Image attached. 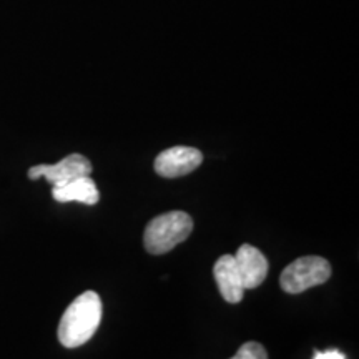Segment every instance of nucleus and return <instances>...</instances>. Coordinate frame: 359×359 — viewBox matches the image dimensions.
Wrapping results in <instances>:
<instances>
[{"mask_svg":"<svg viewBox=\"0 0 359 359\" xmlns=\"http://www.w3.org/2000/svg\"><path fill=\"white\" fill-rule=\"evenodd\" d=\"M53 200L58 203H69V201H79L83 205H97L100 200V193L92 178L80 177L65 183V185L53 187L52 190Z\"/></svg>","mask_w":359,"mask_h":359,"instance_id":"6e6552de","label":"nucleus"},{"mask_svg":"<svg viewBox=\"0 0 359 359\" xmlns=\"http://www.w3.org/2000/svg\"><path fill=\"white\" fill-rule=\"evenodd\" d=\"M193 231V219L185 212H168L147 224L143 243L148 253L163 255L185 241Z\"/></svg>","mask_w":359,"mask_h":359,"instance_id":"f03ea898","label":"nucleus"},{"mask_svg":"<svg viewBox=\"0 0 359 359\" xmlns=\"http://www.w3.org/2000/svg\"><path fill=\"white\" fill-rule=\"evenodd\" d=\"M213 275L224 302L235 304L243 299L245 286L241 283V276L238 273L233 255H223V257L218 258V262L215 263Z\"/></svg>","mask_w":359,"mask_h":359,"instance_id":"0eeeda50","label":"nucleus"},{"mask_svg":"<svg viewBox=\"0 0 359 359\" xmlns=\"http://www.w3.org/2000/svg\"><path fill=\"white\" fill-rule=\"evenodd\" d=\"M331 276V264L321 257H303L283 269L280 285L290 294H299L313 286H320Z\"/></svg>","mask_w":359,"mask_h":359,"instance_id":"7ed1b4c3","label":"nucleus"},{"mask_svg":"<svg viewBox=\"0 0 359 359\" xmlns=\"http://www.w3.org/2000/svg\"><path fill=\"white\" fill-rule=\"evenodd\" d=\"M313 359H346L343 353H339L338 349H331V351H316Z\"/></svg>","mask_w":359,"mask_h":359,"instance_id":"9d476101","label":"nucleus"},{"mask_svg":"<svg viewBox=\"0 0 359 359\" xmlns=\"http://www.w3.org/2000/svg\"><path fill=\"white\" fill-rule=\"evenodd\" d=\"M203 161L200 150L193 147H172L155 158V172L163 178L185 177Z\"/></svg>","mask_w":359,"mask_h":359,"instance_id":"39448f33","label":"nucleus"},{"mask_svg":"<svg viewBox=\"0 0 359 359\" xmlns=\"http://www.w3.org/2000/svg\"><path fill=\"white\" fill-rule=\"evenodd\" d=\"M90 173H92V163H90L87 156L72 154L55 165H37V167H32L29 170V178H45L52 187H60L75 178L88 177Z\"/></svg>","mask_w":359,"mask_h":359,"instance_id":"20e7f679","label":"nucleus"},{"mask_svg":"<svg viewBox=\"0 0 359 359\" xmlns=\"http://www.w3.org/2000/svg\"><path fill=\"white\" fill-rule=\"evenodd\" d=\"M230 359H268L266 349L263 344L255 343V341H248L243 346L238 349V353Z\"/></svg>","mask_w":359,"mask_h":359,"instance_id":"1a4fd4ad","label":"nucleus"},{"mask_svg":"<svg viewBox=\"0 0 359 359\" xmlns=\"http://www.w3.org/2000/svg\"><path fill=\"white\" fill-rule=\"evenodd\" d=\"M235 263L238 273L241 276L245 290L258 288L266 280L268 275V259L255 246L248 243L241 245L235 255Z\"/></svg>","mask_w":359,"mask_h":359,"instance_id":"423d86ee","label":"nucleus"},{"mask_svg":"<svg viewBox=\"0 0 359 359\" xmlns=\"http://www.w3.org/2000/svg\"><path fill=\"white\" fill-rule=\"evenodd\" d=\"M102 321V299L95 291H85L69 304L58 325V341L65 348H79L92 339Z\"/></svg>","mask_w":359,"mask_h":359,"instance_id":"f257e3e1","label":"nucleus"}]
</instances>
